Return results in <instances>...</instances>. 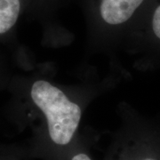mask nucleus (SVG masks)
I'll list each match as a JSON object with an SVG mask.
<instances>
[{
    "label": "nucleus",
    "mask_w": 160,
    "mask_h": 160,
    "mask_svg": "<svg viewBox=\"0 0 160 160\" xmlns=\"http://www.w3.org/2000/svg\"><path fill=\"white\" fill-rule=\"evenodd\" d=\"M122 116V125L113 135L103 160H160V147L135 125L130 111L125 110Z\"/></svg>",
    "instance_id": "7ed1b4c3"
},
{
    "label": "nucleus",
    "mask_w": 160,
    "mask_h": 160,
    "mask_svg": "<svg viewBox=\"0 0 160 160\" xmlns=\"http://www.w3.org/2000/svg\"><path fill=\"white\" fill-rule=\"evenodd\" d=\"M145 0H98L93 42L101 49L118 45L131 34V22Z\"/></svg>",
    "instance_id": "f03ea898"
},
{
    "label": "nucleus",
    "mask_w": 160,
    "mask_h": 160,
    "mask_svg": "<svg viewBox=\"0 0 160 160\" xmlns=\"http://www.w3.org/2000/svg\"><path fill=\"white\" fill-rule=\"evenodd\" d=\"M22 8L23 0H0V43L10 37Z\"/></svg>",
    "instance_id": "20e7f679"
},
{
    "label": "nucleus",
    "mask_w": 160,
    "mask_h": 160,
    "mask_svg": "<svg viewBox=\"0 0 160 160\" xmlns=\"http://www.w3.org/2000/svg\"><path fill=\"white\" fill-rule=\"evenodd\" d=\"M13 122L29 126L32 135L22 147L23 159L63 160L79 138L83 102L41 73L12 77Z\"/></svg>",
    "instance_id": "f257e3e1"
},
{
    "label": "nucleus",
    "mask_w": 160,
    "mask_h": 160,
    "mask_svg": "<svg viewBox=\"0 0 160 160\" xmlns=\"http://www.w3.org/2000/svg\"><path fill=\"white\" fill-rule=\"evenodd\" d=\"M22 147L16 146L9 151L0 153V160H22Z\"/></svg>",
    "instance_id": "0eeeda50"
},
{
    "label": "nucleus",
    "mask_w": 160,
    "mask_h": 160,
    "mask_svg": "<svg viewBox=\"0 0 160 160\" xmlns=\"http://www.w3.org/2000/svg\"><path fill=\"white\" fill-rule=\"evenodd\" d=\"M15 147H16V145H6V144L0 143V153L6 152V151H9L11 149H14Z\"/></svg>",
    "instance_id": "1a4fd4ad"
},
{
    "label": "nucleus",
    "mask_w": 160,
    "mask_h": 160,
    "mask_svg": "<svg viewBox=\"0 0 160 160\" xmlns=\"http://www.w3.org/2000/svg\"><path fill=\"white\" fill-rule=\"evenodd\" d=\"M63 160H95L91 152L90 147L84 138L80 137L77 141V142L73 146V148L69 152V154L66 156V158Z\"/></svg>",
    "instance_id": "39448f33"
},
{
    "label": "nucleus",
    "mask_w": 160,
    "mask_h": 160,
    "mask_svg": "<svg viewBox=\"0 0 160 160\" xmlns=\"http://www.w3.org/2000/svg\"><path fill=\"white\" fill-rule=\"evenodd\" d=\"M12 77L8 69L7 63L0 55V92L4 89H7L10 85Z\"/></svg>",
    "instance_id": "423d86ee"
},
{
    "label": "nucleus",
    "mask_w": 160,
    "mask_h": 160,
    "mask_svg": "<svg viewBox=\"0 0 160 160\" xmlns=\"http://www.w3.org/2000/svg\"><path fill=\"white\" fill-rule=\"evenodd\" d=\"M151 29L155 37L160 41V5L153 12L151 18Z\"/></svg>",
    "instance_id": "6e6552de"
}]
</instances>
